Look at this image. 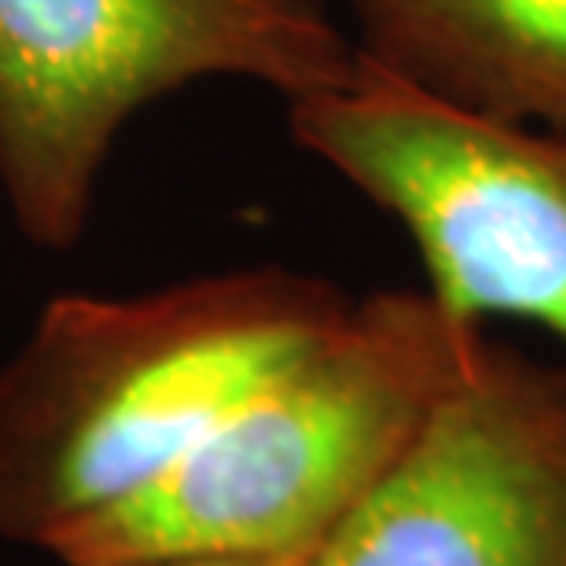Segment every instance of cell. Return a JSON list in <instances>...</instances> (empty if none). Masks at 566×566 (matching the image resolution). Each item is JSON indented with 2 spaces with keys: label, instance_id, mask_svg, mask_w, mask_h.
<instances>
[{
  "label": "cell",
  "instance_id": "cell-2",
  "mask_svg": "<svg viewBox=\"0 0 566 566\" xmlns=\"http://www.w3.org/2000/svg\"><path fill=\"white\" fill-rule=\"evenodd\" d=\"M482 324L430 291L349 302L163 479L49 545L66 566L316 556L423 423Z\"/></svg>",
  "mask_w": 566,
  "mask_h": 566
},
{
  "label": "cell",
  "instance_id": "cell-3",
  "mask_svg": "<svg viewBox=\"0 0 566 566\" xmlns=\"http://www.w3.org/2000/svg\"><path fill=\"white\" fill-rule=\"evenodd\" d=\"M357 63L316 0H0V191L30 243L66 251L140 107L210 77L298 99Z\"/></svg>",
  "mask_w": 566,
  "mask_h": 566
},
{
  "label": "cell",
  "instance_id": "cell-7",
  "mask_svg": "<svg viewBox=\"0 0 566 566\" xmlns=\"http://www.w3.org/2000/svg\"><path fill=\"white\" fill-rule=\"evenodd\" d=\"M316 556H158L118 566H313Z\"/></svg>",
  "mask_w": 566,
  "mask_h": 566
},
{
  "label": "cell",
  "instance_id": "cell-5",
  "mask_svg": "<svg viewBox=\"0 0 566 566\" xmlns=\"http://www.w3.org/2000/svg\"><path fill=\"white\" fill-rule=\"evenodd\" d=\"M313 566H566V371L474 335Z\"/></svg>",
  "mask_w": 566,
  "mask_h": 566
},
{
  "label": "cell",
  "instance_id": "cell-4",
  "mask_svg": "<svg viewBox=\"0 0 566 566\" xmlns=\"http://www.w3.org/2000/svg\"><path fill=\"white\" fill-rule=\"evenodd\" d=\"M287 115L305 151L401 224L438 302L471 324L530 321L566 346V133L471 115L365 52Z\"/></svg>",
  "mask_w": 566,
  "mask_h": 566
},
{
  "label": "cell",
  "instance_id": "cell-1",
  "mask_svg": "<svg viewBox=\"0 0 566 566\" xmlns=\"http://www.w3.org/2000/svg\"><path fill=\"white\" fill-rule=\"evenodd\" d=\"M346 310L287 269L52 298L0 365V537L49 548L147 490Z\"/></svg>",
  "mask_w": 566,
  "mask_h": 566
},
{
  "label": "cell",
  "instance_id": "cell-6",
  "mask_svg": "<svg viewBox=\"0 0 566 566\" xmlns=\"http://www.w3.org/2000/svg\"><path fill=\"white\" fill-rule=\"evenodd\" d=\"M349 4L371 63L471 115L566 133V0Z\"/></svg>",
  "mask_w": 566,
  "mask_h": 566
}]
</instances>
